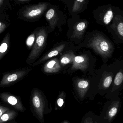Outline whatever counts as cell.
<instances>
[{"mask_svg":"<svg viewBox=\"0 0 123 123\" xmlns=\"http://www.w3.org/2000/svg\"><path fill=\"white\" fill-rule=\"evenodd\" d=\"M30 104L33 115L41 123H44V116L52 110L51 103L48 102L44 92L37 88L32 91Z\"/></svg>","mask_w":123,"mask_h":123,"instance_id":"obj_1","label":"cell"},{"mask_svg":"<svg viewBox=\"0 0 123 123\" xmlns=\"http://www.w3.org/2000/svg\"><path fill=\"white\" fill-rule=\"evenodd\" d=\"M87 46L106 61L112 57L115 50L112 41L105 35L100 33L95 34L90 39Z\"/></svg>","mask_w":123,"mask_h":123,"instance_id":"obj_2","label":"cell"},{"mask_svg":"<svg viewBox=\"0 0 123 123\" xmlns=\"http://www.w3.org/2000/svg\"><path fill=\"white\" fill-rule=\"evenodd\" d=\"M36 30L35 42L26 60V63L29 65L34 63L35 61L44 50L47 45V29L44 27H42L36 29Z\"/></svg>","mask_w":123,"mask_h":123,"instance_id":"obj_3","label":"cell"},{"mask_svg":"<svg viewBox=\"0 0 123 123\" xmlns=\"http://www.w3.org/2000/svg\"><path fill=\"white\" fill-rule=\"evenodd\" d=\"M48 6V3L46 2H42L37 4L25 6L19 10V18L30 21L37 20L46 11Z\"/></svg>","mask_w":123,"mask_h":123,"instance_id":"obj_4","label":"cell"},{"mask_svg":"<svg viewBox=\"0 0 123 123\" xmlns=\"http://www.w3.org/2000/svg\"><path fill=\"white\" fill-rule=\"evenodd\" d=\"M91 83L89 79L74 78L73 79V86L76 99L78 102H82L90 98Z\"/></svg>","mask_w":123,"mask_h":123,"instance_id":"obj_5","label":"cell"},{"mask_svg":"<svg viewBox=\"0 0 123 123\" xmlns=\"http://www.w3.org/2000/svg\"><path fill=\"white\" fill-rule=\"evenodd\" d=\"M116 9L112 24L108 25V29L112 30L111 33L115 37L114 39L123 43V11H118ZM117 40V41H118Z\"/></svg>","mask_w":123,"mask_h":123,"instance_id":"obj_6","label":"cell"},{"mask_svg":"<svg viewBox=\"0 0 123 123\" xmlns=\"http://www.w3.org/2000/svg\"><path fill=\"white\" fill-rule=\"evenodd\" d=\"M115 9L112 5L99 7L95 14V18L98 24L108 26L110 24L115 16Z\"/></svg>","mask_w":123,"mask_h":123,"instance_id":"obj_7","label":"cell"},{"mask_svg":"<svg viewBox=\"0 0 123 123\" xmlns=\"http://www.w3.org/2000/svg\"><path fill=\"white\" fill-rule=\"evenodd\" d=\"M31 69L23 68L5 73L0 82V87L6 86L24 78Z\"/></svg>","mask_w":123,"mask_h":123,"instance_id":"obj_8","label":"cell"},{"mask_svg":"<svg viewBox=\"0 0 123 123\" xmlns=\"http://www.w3.org/2000/svg\"><path fill=\"white\" fill-rule=\"evenodd\" d=\"M89 65V58L87 56L85 55L77 56L74 58L70 69L72 71L80 70L85 71Z\"/></svg>","mask_w":123,"mask_h":123,"instance_id":"obj_9","label":"cell"},{"mask_svg":"<svg viewBox=\"0 0 123 123\" xmlns=\"http://www.w3.org/2000/svg\"><path fill=\"white\" fill-rule=\"evenodd\" d=\"M0 97L4 102L8 103L16 110L22 112L25 110V108L22 105L21 100L18 97L5 93L1 94Z\"/></svg>","mask_w":123,"mask_h":123,"instance_id":"obj_10","label":"cell"},{"mask_svg":"<svg viewBox=\"0 0 123 123\" xmlns=\"http://www.w3.org/2000/svg\"><path fill=\"white\" fill-rule=\"evenodd\" d=\"M66 47L65 43L61 44L51 49L48 52L41 57L37 61L33 64V66H36L41 64L45 61L58 55L64 50Z\"/></svg>","mask_w":123,"mask_h":123,"instance_id":"obj_11","label":"cell"},{"mask_svg":"<svg viewBox=\"0 0 123 123\" xmlns=\"http://www.w3.org/2000/svg\"><path fill=\"white\" fill-rule=\"evenodd\" d=\"M61 69L58 58H55L48 61L44 65L43 71L44 73L47 74L56 73Z\"/></svg>","mask_w":123,"mask_h":123,"instance_id":"obj_12","label":"cell"},{"mask_svg":"<svg viewBox=\"0 0 123 123\" xmlns=\"http://www.w3.org/2000/svg\"><path fill=\"white\" fill-rule=\"evenodd\" d=\"M87 27V22L86 21H81L77 23L74 27L73 34L72 38H81L85 32Z\"/></svg>","mask_w":123,"mask_h":123,"instance_id":"obj_13","label":"cell"},{"mask_svg":"<svg viewBox=\"0 0 123 123\" xmlns=\"http://www.w3.org/2000/svg\"><path fill=\"white\" fill-rule=\"evenodd\" d=\"M45 18L51 29H55L58 20L57 14L54 8L48 9L45 14Z\"/></svg>","mask_w":123,"mask_h":123,"instance_id":"obj_14","label":"cell"},{"mask_svg":"<svg viewBox=\"0 0 123 123\" xmlns=\"http://www.w3.org/2000/svg\"><path fill=\"white\" fill-rule=\"evenodd\" d=\"M10 46V35L7 32L0 44V60L8 52Z\"/></svg>","mask_w":123,"mask_h":123,"instance_id":"obj_15","label":"cell"},{"mask_svg":"<svg viewBox=\"0 0 123 123\" xmlns=\"http://www.w3.org/2000/svg\"><path fill=\"white\" fill-rule=\"evenodd\" d=\"M76 56L72 51L66 52L61 56L59 60L61 65L64 66L67 64L73 63Z\"/></svg>","mask_w":123,"mask_h":123,"instance_id":"obj_16","label":"cell"},{"mask_svg":"<svg viewBox=\"0 0 123 123\" xmlns=\"http://www.w3.org/2000/svg\"><path fill=\"white\" fill-rule=\"evenodd\" d=\"M66 94L63 91L59 93L55 101V110H62L63 109L65 104Z\"/></svg>","mask_w":123,"mask_h":123,"instance_id":"obj_17","label":"cell"},{"mask_svg":"<svg viewBox=\"0 0 123 123\" xmlns=\"http://www.w3.org/2000/svg\"><path fill=\"white\" fill-rule=\"evenodd\" d=\"M16 112L13 110H9L0 117V123H4L6 121L12 120L16 116Z\"/></svg>","mask_w":123,"mask_h":123,"instance_id":"obj_18","label":"cell"},{"mask_svg":"<svg viewBox=\"0 0 123 123\" xmlns=\"http://www.w3.org/2000/svg\"><path fill=\"white\" fill-rule=\"evenodd\" d=\"M87 1L85 0H75L74 1L72 11L73 12H79L81 11L85 6H86Z\"/></svg>","mask_w":123,"mask_h":123,"instance_id":"obj_19","label":"cell"},{"mask_svg":"<svg viewBox=\"0 0 123 123\" xmlns=\"http://www.w3.org/2000/svg\"><path fill=\"white\" fill-rule=\"evenodd\" d=\"M36 31L37 30L36 29L34 31V32H32L27 37L26 40V45L30 49L32 47L35 42L36 39Z\"/></svg>","mask_w":123,"mask_h":123,"instance_id":"obj_20","label":"cell"},{"mask_svg":"<svg viewBox=\"0 0 123 123\" xmlns=\"http://www.w3.org/2000/svg\"><path fill=\"white\" fill-rule=\"evenodd\" d=\"M109 74L108 73L107 75L105 76L102 83L103 87L105 89L108 88L110 86L112 81V76L111 74Z\"/></svg>","mask_w":123,"mask_h":123,"instance_id":"obj_21","label":"cell"},{"mask_svg":"<svg viewBox=\"0 0 123 123\" xmlns=\"http://www.w3.org/2000/svg\"><path fill=\"white\" fill-rule=\"evenodd\" d=\"M123 81V71L118 72L114 80V86L117 87L120 85Z\"/></svg>","mask_w":123,"mask_h":123,"instance_id":"obj_22","label":"cell"},{"mask_svg":"<svg viewBox=\"0 0 123 123\" xmlns=\"http://www.w3.org/2000/svg\"><path fill=\"white\" fill-rule=\"evenodd\" d=\"M92 115L90 112L85 114L82 117L81 123H94V121Z\"/></svg>","mask_w":123,"mask_h":123,"instance_id":"obj_23","label":"cell"},{"mask_svg":"<svg viewBox=\"0 0 123 123\" xmlns=\"http://www.w3.org/2000/svg\"><path fill=\"white\" fill-rule=\"evenodd\" d=\"M118 105H115L111 107L108 112L107 117L109 119H111L115 117L118 112Z\"/></svg>","mask_w":123,"mask_h":123,"instance_id":"obj_24","label":"cell"},{"mask_svg":"<svg viewBox=\"0 0 123 123\" xmlns=\"http://www.w3.org/2000/svg\"><path fill=\"white\" fill-rule=\"evenodd\" d=\"M9 110V108L3 106H0V117L3 115L5 113Z\"/></svg>","mask_w":123,"mask_h":123,"instance_id":"obj_25","label":"cell"},{"mask_svg":"<svg viewBox=\"0 0 123 123\" xmlns=\"http://www.w3.org/2000/svg\"><path fill=\"white\" fill-rule=\"evenodd\" d=\"M6 26L4 22L0 21V34L2 33L6 29Z\"/></svg>","mask_w":123,"mask_h":123,"instance_id":"obj_26","label":"cell"},{"mask_svg":"<svg viewBox=\"0 0 123 123\" xmlns=\"http://www.w3.org/2000/svg\"><path fill=\"white\" fill-rule=\"evenodd\" d=\"M31 0H14V1L17 4H25L29 3Z\"/></svg>","mask_w":123,"mask_h":123,"instance_id":"obj_27","label":"cell"},{"mask_svg":"<svg viewBox=\"0 0 123 123\" xmlns=\"http://www.w3.org/2000/svg\"><path fill=\"white\" fill-rule=\"evenodd\" d=\"M5 1L4 0H0V8L2 6V5L4 4V2Z\"/></svg>","mask_w":123,"mask_h":123,"instance_id":"obj_28","label":"cell"},{"mask_svg":"<svg viewBox=\"0 0 123 123\" xmlns=\"http://www.w3.org/2000/svg\"><path fill=\"white\" fill-rule=\"evenodd\" d=\"M61 123H70L67 120H64L62 121Z\"/></svg>","mask_w":123,"mask_h":123,"instance_id":"obj_29","label":"cell"},{"mask_svg":"<svg viewBox=\"0 0 123 123\" xmlns=\"http://www.w3.org/2000/svg\"><path fill=\"white\" fill-rule=\"evenodd\" d=\"M94 123H98V121L97 120H95L94 121Z\"/></svg>","mask_w":123,"mask_h":123,"instance_id":"obj_30","label":"cell"}]
</instances>
